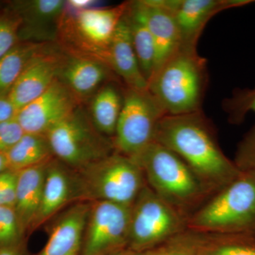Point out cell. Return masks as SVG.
I'll return each mask as SVG.
<instances>
[{
    "mask_svg": "<svg viewBox=\"0 0 255 255\" xmlns=\"http://www.w3.org/2000/svg\"><path fill=\"white\" fill-rule=\"evenodd\" d=\"M78 201L75 172L53 157L47 164L41 205L31 232L54 217L69 204Z\"/></svg>",
    "mask_w": 255,
    "mask_h": 255,
    "instance_id": "obj_15",
    "label": "cell"
},
{
    "mask_svg": "<svg viewBox=\"0 0 255 255\" xmlns=\"http://www.w3.org/2000/svg\"><path fill=\"white\" fill-rule=\"evenodd\" d=\"M112 255H137V253L127 248V249H124L123 251H119Z\"/></svg>",
    "mask_w": 255,
    "mask_h": 255,
    "instance_id": "obj_38",
    "label": "cell"
},
{
    "mask_svg": "<svg viewBox=\"0 0 255 255\" xmlns=\"http://www.w3.org/2000/svg\"><path fill=\"white\" fill-rule=\"evenodd\" d=\"M23 20L14 9L0 11V58L18 43Z\"/></svg>",
    "mask_w": 255,
    "mask_h": 255,
    "instance_id": "obj_27",
    "label": "cell"
},
{
    "mask_svg": "<svg viewBox=\"0 0 255 255\" xmlns=\"http://www.w3.org/2000/svg\"><path fill=\"white\" fill-rule=\"evenodd\" d=\"M132 159L147 187L187 220L211 198L189 166L158 142H151Z\"/></svg>",
    "mask_w": 255,
    "mask_h": 255,
    "instance_id": "obj_2",
    "label": "cell"
},
{
    "mask_svg": "<svg viewBox=\"0 0 255 255\" xmlns=\"http://www.w3.org/2000/svg\"><path fill=\"white\" fill-rule=\"evenodd\" d=\"M16 179L17 172L11 171L9 177L0 191V205L14 207L16 196Z\"/></svg>",
    "mask_w": 255,
    "mask_h": 255,
    "instance_id": "obj_31",
    "label": "cell"
},
{
    "mask_svg": "<svg viewBox=\"0 0 255 255\" xmlns=\"http://www.w3.org/2000/svg\"><path fill=\"white\" fill-rule=\"evenodd\" d=\"M90 204L78 201L64 211L53 224L46 244L36 255H82Z\"/></svg>",
    "mask_w": 255,
    "mask_h": 255,
    "instance_id": "obj_16",
    "label": "cell"
},
{
    "mask_svg": "<svg viewBox=\"0 0 255 255\" xmlns=\"http://www.w3.org/2000/svg\"><path fill=\"white\" fill-rule=\"evenodd\" d=\"M10 172L11 171L8 169V170L5 171L2 173H0V191H1L3 186H4V183L6 182V179L9 177Z\"/></svg>",
    "mask_w": 255,
    "mask_h": 255,
    "instance_id": "obj_37",
    "label": "cell"
},
{
    "mask_svg": "<svg viewBox=\"0 0 255 255\" xmlns=\"http://www.w3.org/2000/svg\"><path fill=\"white\" fill-rule=\"evenodd\" d=\"M154 141L177 154L211 197L241 174L234 161L221 150L214 127L202 110L164 116L156 128Z\"/></svg>",
    "mask_w": 255,
    "mask_h": 255,
    "instance_id": "obj_1",
    "label": "cell"
},
{
    "mask_svg": "<svg viewBox=\"0 0 255 255\" xmlns=\"http://www.w3.org/2000/svg\"><path fill=\"white\" fill-rule=\"evenodd\" d=\"M137 255H192L189 252L174 244L172 242H167L163 245L137 253Z\"/></svg>",
    "mask_w": 255,
    "mask_h": 255,
    "instance_id": "obj_32",
    "label": "cell"
},
{
    "mask_svg": "<svg viewBox=\"0 0 255 255\" xmlns=\"http://www.w3.org/2000/svg\"><path fill=\"white\" fill-rule=\"evenodd\" d=\"M224 107L229 114L231 122L233 124L241 123L248 112L255 113V87L235 94L232 98L226 101Z\"/></svg>",
    "mask_w": 255,
    "mask_h": 255,
    "instance_id": "obj_28",
    "label": "cell"
},
{
    "mask_svg": "<svg viewBox=\"0 0 255 255\" xmlns=\"http://www.w3.org/2000/svg\"><path fill=\"white\" fill-rule=\"evenodd\" d=\"M50 48L46 42L19 41L0 58V97L8 96L18 78L38 55Z\"/></svg>",
    "mask_w": 255,
    "mask_h": 255,
    "instance_id": "obj_23",
    "label": "cell"
},
{
    "mask_svg": "<svg viewBox=\"0 0 255 255\" xmlns=\"http://www.w3.org/2000/svg\"><path fill=\"white\" fill-rule=\"evenodd\" d=\"M128 1L111 7L80 11L65 8L56 26V38L64 53L107 64L111 43Z\"/></svg>",
    "mask_w": 255,
    "mask_h": 255,
    "instance_id": "obj_5",
    "label": "cell"
},
{
    "mask_svg": "<svg viewBox=\"0 0 255 255\" xmlns=\"http://www.w3.org/2000/svg\"><path fill=\"white\" fill-rule=\"evenodd\" d=\"M140 1L155 47V65L152 76L180 48V35L169 0Z\"/></svg>",
    "mask_w": 255,
    "mask_h": 255,
    "instance_id": "obj_17",
    "label": "cell"
},
{
    "mask_svg": "<svg viewBox=\"0 0 255 255\" xmlns=\"http://www.w3.org/2000/svg\"><path fill=\"white\" fill-rule=\"evenodd\" d=\"M166 114L148 88L124 85L123 106L113 139L115 152L133 158L154 141L156 128Z\"/></svg>",
    "mask_w": 255,
    "mask_h": 255,
    "instance_id": "obj_9",
    "label": "cell"
},
{
    "mask_svg": "<svg viewBox=\"0 0 255 255\" xmlns=\"http://www.w3.org/2000/svg\"><path fill=\"white\" fill-rule=\"evenodd\" d=\"M125 15V14H124ZM107 65L125 87L143 90L148 84L142 73L125 16L119 23L111 43Z\"/></svg>",
    "mask_w": 255,
    "mask_h": 255,
    "instance_id": "obj_19",
    "label": "cell"
},
{
    "mask_svg": "<svg viewBox=\"0 0 255 255\" xmlns=\"http://www.w3.org/2000/svg\"><path fill=\"white\" fill-rule=\"evenodd\" d=\"M0 255H30L27 241L26 240L14 246L0 248Z\"/></svg>",
    "mask_w": 255,
    "mask_h": 255,
    "instance_id": "obj_35",
    "label": "cell"
},
{
    "mask_svg": "<svg viewBox=\"0 0 255 255\" xmlns=\"http://www.w3.org/2000/svg\"><path fill=\"white\" fill-rule=\"evenodd\" d=\"M46 136L55 158L73 170L87 167L115 152L113 140L95 128L80 106L50 129Z\"/></svg>",
    "mask_w": 255,
    "mask_h": 255,
    "instance_id": "obj_7",
    "label": "cell"
},
{
    "mask_svg": "<svg viewBox=\"0 0 255 255\" xmlns=\"http://www.w3.org/2000/svg\"><path fill=\"white\" fill-rule=\"evenodd\" d=\"M208 81L205 58L197 48L181 47L153 74L147 88L166 115H182L202 110Z\"/></svg>",
    "mask_w": 255,
    "mask_h": 255,
    "instance_id": "obj_3",
    "label": "cell"
},
{
    "mask_svg": "<svg viewBox=\"0 0 255 255\" xmlns=\"http://www.w3.org/2000/svg\"><path fill=\"white\" fill-rule=\"evenodd\" d=\"M182 48H197L206 24L224 10L251 4V0H169ZM180 47V48H181Z\"/></svg>",
    "mask_w": 255,
    "mask_h": 255,
    "instance_id": "obj_12",
    "label": "cell"
},
{
    "mask_svg": "<svg viewBox=\"0 0 255 255\" xmlns=\"http://www.w3.org/2000/svg\"><path fill=\"white\" fill-rule=\"evenodd\" d=\"M169 242L192 255H255V237L246 235L201 233L187 229Z\"/></svg>",
    "mask_w": 255,
    "mask_h": 255,
    "instance_id": "obj_18",
    "label": "cell"
},
{
    "mask_svg": "<svg viewBox=\"0 0 255 255\" xmlns=\"http://www.w3.org/2000/svg\"><path fill=\"white\" fill-rule=\"evenodd\" d=\"M58 80L80 105L111 81L120 80L110 67L100 60L63 53Z\"/></svg>",
    "mask_w": 255,
    "mask_h": 255,
    "instance_id": "obj_13",
    "label": "cell"
},
{
    "mask_svg": "<svg viewBox=\"0 0 255 255\" xmlns=\"http://www.w3.org/2000/svg\"><path fill=\"white\" fill-rule=\"evenodd\" d=\"M16 108L8 96L0 97V124L7 122L16 117Z\"/></svg>",
    "mask_w": 255,
    "mask_h": 255,
    "instance_id": "obj_33",
    "label": "cell"
},
{
    "mask_svg": "<svg viewBox=\"0 0 255 255\" xmlns=\"http://www.w3.org/2000/svg\"><path fill=\"white\" fill-rule=\"evenodd\" d=\"M187 223L146 184L130 207L127 248L139 253L163 245L186 231Z\"/></svg>",
    "mask_w": 255,
    "mask_h": 255,
    "instance_id": "obj_8",
    "label": "cell"
},
{
    "mask_svg": "<svg viewBox=\"0 0 255 255\" xmlns=\"http://www.w3.org/2000/svg\"><path fill=\"white\" fill-rule=\"evenodd\" d=\"M124 16L139 65L148 84L155 65V47L140 1H128Z\"/></svg>",
    "mask_w": 255,
    "mask_h": 255,
    "instance_id": "obj_22",
    "label": "cell"
},
{
    "mask_svg": "<svg viewBox=\"0 0 255 255\" xmlns=\"http://www.w3.org/2000/svg\"><path fill=\"white\" fill-rule=\"evenodd\" d=\"M49 161L16 172V196L14 209L26 235L31 231L41 205L47 164Z\"/></svg>",
    "mask_w": 255,
    "mask_h": 255,
    "instance_id": "obj_20",
    "label": "cell"
},
{
    "mask_svg": "<svg viewBox=\"0 0 255 255\" xmlns=\"http://www.w3.org/2000/svg\"><path fill=\"white\" fill-rule=\"evenodd\" d=\"M74 172L78 201H107L131 206L146 186L136 162L117 152Z\"/></svg>",
    "mask_w": 255,
    "mask_h": 255,
    "instance_id": "obj_6",
    "label": "cell"
},
{
    "mask_svg": "<svg viewBox=\"0 0 255 255\" xmlns=\"http://www.w3.org/2000/svg\"><path fill=\"white\" fill-rule=\"evenodd\" d=\"M234 162L241 171H255V125L240 142Z\"/></svg>",
    "mask_w": 255,
    "mask_h": 255,
    "instance_id": "obj_29",
    "label": "cell"
},
{
    "mask_svg": "<svg viewBox=\"0 0 255 255\" xmlns=\"http://www.w3.org/2000/svg\"><path fill=\"white\" fill-rule=\"evenodd\" d=\"M8 169L18 172L44 163L54 157L46 135L25 133L5 152Z\"/></svg>",
    "mask_w": 255,
    "mask_h": 255,
    "instance_id": "obj_24",
    "label": "cell"
},
{
    "mask_svg": "<svg viewBox=\"0 0 255 255\" xmlns=\"http://www.w3.org/2000/svg\"><path fill=\"white\" fill-rule=\"evenodd\" d=\"M63 55L50 47L25 69L8 95L17 112L43 95L58 80Z\"/></svg>",
    "mask_w": 255,
    "mask_h": 255,
    "instance_id": "obj_14",
    "label": "cell"
},
{
    "mask_svg": "<svg viewBox=\"0 0 255 255\" xmlns=\"http://www.w3.org/2000/svg\"><path fill=\"white\" fill-rule=\"evenodd\" d=\"M90 203L82 255H112L127 249L131 206Z\"/></svg>",
    "mask_w": 255,
    "mask_h": 255,
    "instance_id": "obj_10",
    "label": "cell"
},
{
    "mask_svg": "<svg viewBox=\"0 0 255 255\" xmlns=\"http://www.w3.org/2000/svg\"><path fill=\"white\" fill-rule=\"evenodd\" d=\"M111 81L101 87L92 97L90 117L94 127L102 135L113 140L123 106V88Z\"/></svg>",
    "mask_w": 255,
    "mask_h": 255,
    "instance_id": "obj_21",
    "label": "cell"
},
{
    "mask_svg": "<svg viewBox=\"0 0 255 255\" xmlns=\"http://www.w3.org/2000/svg\"><path fill=\"white\" fill-rule=\"evenodd\" d=\"M196 232L255 237V171H241L187 220Z\"/></svg>",
    "mask_w": 255,
    "mask_h": 255,
    "instance_id": "obj_4",
    "label": "cell"
},
{
    "mask_svg": "<svg viewBox=\"0 0 255 255\" xmlns=\"http://www.w3.org/2000/svg\"><path fill=\"white\" fill-rule=\"evenodd\" d=\"M8 170L7 160L4 153L0 152V173Z\"/></svg>",
    "mask_w": 255,
    "mask_h": 255,
    "instance_id": "obj_36",
    "label": "cell"
},
{
    "mask_svg": "<svg viewBox=\"0 0 255 255\" xmlns=\"http://www.w3.org/2000/svg\"><path fill=\"white\" fill-rule=\"evenodd\" d=\"M65 5L66 1L63 0H28L16 1L12 9L22 18L23 25L40 29L52 23L57 26Z\"/></svg>",
    "mask_w": 255,
    "mask_h": 255,
    "instance_id": "obj_25",
    "label": "cell"
},
{
    "mask_svg": "<svg viewBox=\"0 0 255 255\" xmlns=\"http://www.w3.org/2000/svg\"><path fill=\"white\" fill-rule=\"evenodd\" d=\"M80 106V102L58 79L43 95L20 109L15 118L25 133L46 135Z\"/></svg>",
    "mask_w": 255,
    "mask_h": 255,
    "instance_id": "obj_11",
    "label": "cell"
},
{
    "mask_svg": "<svg viewBox=\"0 0 255 255\" xmlns=\"http://www.w3.org/2000/svg\"><path fill=\"white\" fill-rule=\"evenodd\" d=\"M26 234L14 208L0 205V248L26 241Z\"/></svg>",
    "mask_w": 255,
    "mask_h": 255,
    "instance_id": "obj_26",
    "label": "cell"
},
{
    "mask_svg": "<svg viewBox=\"0 0 255 255\" xmlns=\"http://www.w3.org/2000/svg\"><path fill=\"white\" fill-rule=\"evenodd\" d=\"M96 4L95 0H69L66 1L65 8L70 11H80L95 7Z\"/></svg>",
    "mask_w": 255,
    "mask_h": 255,
    "instance_id": "obj_34",
    "label": "cell"
},
{
    "mask_svg": "<svg viewBox=\"0 0 255 255\" xmlns=\"http://www.w3.org/2000/svg\"><path fill=\"white\" fill-rule=\"evenodd\" d=\"M24 134L16 118L0 124V152H7Z\"/></svg>",
    "mask_w": 255,
    "mask_h": 255,
    "instance_id": "obj_30",
    "label": "cell"
}]
</instances>
